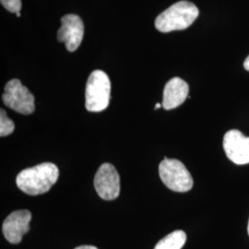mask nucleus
Masks as SVG:
<instances>
[{"instance_id": "f257e3e1", "label": "nucleus", "mask_w": 249, "mask_h": 249, "mask_svg": "<svg viewBox=\"0 0 249 249\" xmlns=\"http://www.w3.org/2000/svg\"><path fill=\"white\" fill-rule=\"evenodd\" d=\"M59 171L52 162H43L22 170L17 177L18 188L31 196L45 194L57 181Z\"/></svg>"}, {"instance_id": "f03ea898", "label": "nucleus", "mask_w": 249, "mask_h": 249, "mask_svg": "<svg viewBox=\"0 0 249 249\" xmlns=\"http://www.w3.org/2000/svg\"><path fill=\"white\" fill-rule=\"evenodd\" d=\"M199 11L196 5L189 1H179L159 14L155 27L161 33L185 30L196 20Z\"/></svg>"}, {"instance_id": "7ed1b4c3", "label": "nucleus", "mask_w": 249, "mask_h": 249, "mask_svg": "<svg viewBox=\"0 0 249 249\" xmlns=\"http://www.w3.org/2000/svg\"><path fill=\"white\" fill-rule=\"evenodd\" d=\"M111 81L106 72L94 71L90 73L86 84L85 107L89 112H102L109 106Z\"/></svg>"}, {"instance_id": "20e7f679", "label": "nucleus", "mask_w": 249, "mask_h": 249, "mask_svg": "<svg viewBox=\"0 0 249 249\" xmlns=\"http://www.w3.org/2000/svg\"><path fill=\"white\" fill-rule=\"evenodd\" d=\"M162 183L176 192H187L193 187V178L183 162L165 158L159 165Z\"/></svg>"}, {"instance_id": "39448f33", "label": "nucleus", "mask_w": 249, "mask_h": 249, "mask_svg": "<svg viewBox=\"0 0 249 249\" xmlns=\"http://www.w3.org/2000/svg\"><path fill=\"white\" fill-rule=\"evenodd\" d=\"M2 100L6 107L22 115H31L36 110L34 94L17 79L6 84Z\"/></svg>"}, {"instance_id": "423d86ee", "label": "nucleus", "mask_w": 249, "mask_h": 249, "mask_svg": "<svg viewBox=\"0 0 249 249\" xmlns=\"http://www.w3.org/2000/svg\"><path fill=\"white\" fill-rule=\"evenodd\" d=\"M94 187L99 196L105 200H114L120 194V178L115 166L103 163L94 178Z\"/></svg>"}, {"instance_id": "0eeeda50", "label": "nucleus", "mask_w": 249, "mask_h": 249, "mask_svg": "<svg viewBox=\"0 0 249 249\" xmlns=\"http://www.w3.org/2000/svg\"><path fill=\"white\" fill-rule=\"evenodd\" d=\"M83 36V21L78 15L68 14L61 18V27L57 32V41L65 43L68 51H76L80 47Z\"/></svg>"}, {"instance_id": "6e6552de", "label": "nucleus", "mask_w": 249, "mask_h": 249, "mask_svg": "<svg viewBox=\"0 0 249 249\" xmlns=\"http://www.w3.org/2000/svg\"><path fill=\"white\" fill-rule=\"evenodd\" d=\"M223 150L233 163L244 165L249 163V137L237 129H231L223 137Z\"/></svg>"}, {"instance_id": "1a4fd4ad", "label": "nucleus", "mask_w": 249, "mask_h": 249, "mask_svg": "<svg viewBox=\"0 0 249 249\" xmlns=\"http://www.w3.org/2000/svg\"><path fill=\"white\" fill-rule=\"evenodd\" d=\"M32 213L27 210H20L9 214L3 223L2 231L5 238L11 244H18L23 234L30 230Z\"/></svg>"}, {"instance_id": "9d476101", "label": "nucleus", "mask_w": 249, "mask_h": 249, "mask_svg": "<svg viewBox=\"0 0 249 249\" xmlns=\"http://www.w3.org/2000/svg\"><path fill=\"white\" fill-rule=\"evenodd\" d=\"M189 86L185 80L180 78L170 80L163 89L162 107L165 110H172L180 107L188 96Z\"/></svg>"}, {"instance_id": "9b49d317", "label": "nucleus", "mask_w": 249, "mask_h": 249, "mask_svg": "<svg viewBox=\"0 0 249 249\" xmlns=\"http://www.w3.org/2000/svg\"><path fill=\"white\" fill-rule=\"evenodd\" d=\"M186 232L181 230H177L159 241L154 249H181L186 244Z\"/></svg>"}, {"instance_id": "f8f14e48", "label": "nucleus", "mask_w": 249, "mask_h": 249, "mask_svg": "<svg viewBox=\"0 0 249 249\" xmlns=\"http://www.w3.org/2000/svg\"><path fill=\"white\" fill-rule=\"evenodd\" d=\"M15 129L14 122L9 119V116H7V113L1 109L0 111V136L6 137L10 134L13 133Z\"/></svg>"}, {"instance_id": "ddd939ff", "label": "nucleus", "mask_w": 249, "mask_h": 249, "mask_svg": "<svg viewBox=\"0 0 249 249\" xmlns=\"http://www.w3.org/2000/svg\"><path fill=\"white\" fill-rule=\"evenodd\" d=\"M2 6L9 12L17 13L21 9V0H0Z\"/></svg>"}, {"instance_id": "4468645a", "label": "nucleus", "mask_w": 249, "mask_h": 249, "mask_svg": "<svg viewBox=\"0 0 249 249\" xmlns=\"http://www.w3.org/2000/svg\"><path fill=\"white\" fill-rule=\"evenodd\" d=\"M75 249H98L96 247H93V246H80L78 247Z\"/></svg>"}, {"instance_id": "2eb2a0df", "label": "nucleus", "mask_w": 249, "mask_h": 249, "mask_svg": "<svg viewBox=\"0 0 249 249\" xmlns=\"http://www.w3.org/2000/svg\"><path fill=\"white\" fill-rule=\"evenodd\" d=\"M244 68H245L246 71H249V55L246 58V60L244 62Z\"/></svg>"}, {"instance_id": "dca6fc26", "label": "nucleus", "mask_w": 249, "mask_h": 249, "mask_svg": "<svg viewBox=\"0 0 249 249\" xmlns=\"http://www.w3.org/2000/svg\"><path fill=\"white\" fill-rule=\"evenodd\" d=\"M161 107H162V105H160V104H156V106H155V109H158V108H160Z\"/></svg>"}, {"instance_id": "f3484780", "label": "nucleus", "mask_w": 249, "mask_h": 249, "mask_svg": "<svg viewBox=\"0 0 249 249\" xmlns=\"http://www.w3.org/2000/svg\"><path fill=\"white\" fill-rule=\"evenodd\" d=\"M16 16H17L18 18H19V17H20V12H17V13H16Z\"/></svg>"}, {"instance_id": "a211bd4d", "label": "nucleus", "mask_w": 249, "mask_h": 249, "mask_svg": "<svg viewBox=\"0 0 249 249\" xmlns=\"http://www.w3.org/2000/svg\"><path fill=\"white\" fill-rule=\"evenodd\" d=\"M248 231H249V226H248Z\"/></svg>"}]
</instances>
